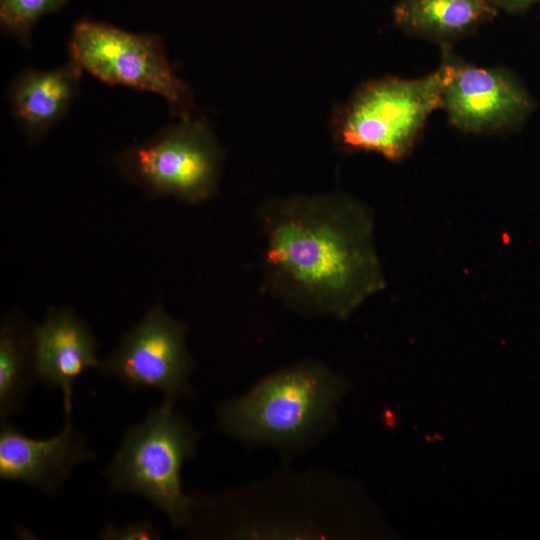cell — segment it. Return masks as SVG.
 <instances>
[{
  "label": "cell",
  "instance_id": "cell-9",
  "mask_svg": "<svg viewBox=\"0 0 540 540\" xmlns=\"http://www.w3.org/2000/svg\"><path fill=\"white\" fill-rule=\"evenodd\" d=\"M0 424L3 481L22 482L55 497L79 464L95 458L72 417H65L62 430L48 439L26 436L8 420Z\"/></svg>",
  "mask_w": 540,
  "mask_h": 540
},
{
  "label": "cell",
  "instance_id": "cell-16",
  "mask_svg": "<svg viewBox=\"0 0 540 540\" xmlns=\"http://www.w3.org/2000/svg\"><path fill=\"white\" fill-rule=\"evenodd\" d=\"M499 8L509 14H520L540 4V0H497Z\"/></svg>",
  "mask_w": 540,
  "mask_h": 540
},
{
  "label": "cell",
  "instance_id": "cell-5",
  "mask_svg": "<svg viewBox=\"0 0 540 540\" xmlns=\"http://www.w3.org/2000/svg\"><path fill=\"white\" fill-rule=\"evenodd\" d=\"M68 51L70 60L98 80L157 94L180 119L196 116L193 93L174 72L159 35L81 20L72 29Z\"/></svg>",
  "mask_w": 540,
  "mask_h": 540
},
{
  "label": "cell",
  "instance_id": "cell-1",
  "mask_svg": "<svg viewBox=\"0 0 540 540\" xmlns=\"http://www.w3.org/2000/svg\"><path fill=\"white\" fill-rule=\"evenodd\" d=\"M269 291L310 314L345 318L385 287L373 219L341 194L277 199L262 210Z\"/></svg>",
  "mask_w": 540,
  "mask_h": 540
},
{
  "label": "cell",
  "instance_id": "cell-10",
  "mask_svg": "<svg viewBox=\"0 0 540 540\" xmlns=\"http://www.w3.org/2000/svg\"><path fill=\"white\" fill-rule=\"evenodd\" d=\"M97 348L90 327L69 308H50L34 326L37 377L48 387L61 390L65 417L72 416V394L78 378L101 366Z\"/></svg>",
  "mask_w": 540,
  "mask_h": 540
},
{
  "label": "cell",
  "instance_id": "cell-2",
  "mask_svg": "<svg viewBox=\"0 0 540 540\" xmlns=\"http://www.w3.org/2000/svg\"><path fill=\"white\" fill-rule=\"evenodd\" d=\"M173 403L163 399L125 431L104 475L111 494L138 495L180 528L195 507L183 491L181 470L194 455L197 433Z\"/></svg>",
  "mask_w": 540,
  "mask_h": 540
},
{
  "label": "cell",
  "instance_id": "cell-7",
  "mask_svg": "<svg viewBox=\"0 0 540 540\" xmlns=\"http://www.w3.org/2000/svg\"><path fill=\"white\" fill-rule=\"evenodd\" d=\"M186 331L182 322L157 304L123 334L99 370L130 390L156 389L172 402L192 396L193 361Z\"/></svg>",
  "mask_w": 540,
  "mask_h": 540
},
{
  "label": "cell",
  "instance_id": "cell-3",
  "mask_svg": "<svg viewBox=\"0 0 540 540\" xmlns=\"http://www.w3.org/2000/svg\"><path fill=\"white\" fill-rule=\"evenodd\" d=\"M443 80L440 65L419 78L383 77L360 85L332 114L334 141L348 151L405 158L428 117L442 107Z\"/></svg>",
  "mask_w": 540,
  "mask_h": 540
},
{
  "label": "cell",
  "instance_id": "cell-11",
  "mask_svg": "<svg viewBox=\"0 0 540 540\" xmlns=\"http://www.w3.org/2000/svg\"><path fill=\"white\" fill-rule=\"evenodd\" d=\"M82 69L72 60L50 69H25L7 90L11 115L29 143L37 144L65 116L76 97Z\"/></svg>",
  "mask_w": 540,
  "mask_h": 540
},
{
  "label": "cell",
  "instance_id": "cell-12",
  "mask_svg": "<svg viewBox=\"0 0 540 540\" xmlns=\"http://www.w3.org/2000/svg\"><path fill=\"white\" fill-rule=\"evenodd\" d=\"M500 11L497 0H399L393 19L404 33L442 46L469 36Z\"/></svg>",
  "mask_w": 540,
  "mask_h": 540
},
{
  "label": "cell",
  "instance_id": "cell-13",
  "mask_svg": "<svg viewBox=\"0 0 540 540\" xmlns=\"http://www.w3.org/2000/svg\"><path fill=\"white\" fill-rule=\"evenodd\" d=\"M37 379L34 326L20 316H6L0 326V420L24 406Z\"/></svg>",
  "mask_w": 540,
  "mask_h": 540
},
{
  "label": "cell",
  "instance_id": "cell-6",
  "mask_svg": "<svg viewBox=\"0 0 540 540\" xmlns=\"http://www.w3.org/2000/svg\"><path fill=\"white\" fill-rule=\"evenodd\" d=\"M115 163L148 196L198 203L218 188L223 151L205 119L196 115L123 149Z\"/></svg>",
  "mask_w": 540,
  "mask_h": 540
},
{
  "label": "cell",
  "instance_id": "cell-4",
  "mask_svg": "<svg viewBox=\"0 0 540 540\" xmlns=\"http://www.w3.org/2000/svg\"><path fill=\"white\" fill-rule=\"evenodd\" d=\"M341 392L331 371L316 362L281 370L219 408L218 426L241 440L298 443L324 424Z\"/></svg>",
  "mask_w": 540,
  "mask_h": 540
},
{
  "label": "cell",
  "instance_id": "cell-15",
  "mask_svg": "<svg viewBox=\"0 0 540 540\" xmlns=\"http://www.w3.org/2000/svg\"><path fill=\"white\" fill-rule=\"evenodd\" d=\"M102 540H152L160 539L158 529L148 520H136L123 525L107 524L101 531Z\"/></svg>",
  "mask_w": 540,
  "mask_h": 540
},
{
  "label": "cell",
  "instance_id": "cell-14",
  "mask_svg": "<svg viewBox=\"0 0 540 540\" xmlns=\"http://www.w3.org/2000/svg\"><path fill=\"white\" fill-rule=\"evenodd\" d=\"M67 0H0L2 32L28 47L31 30L40 18L60 10Z\"/></svg>",
  "mask_w": 540,
  "mask_h": 540
},
{
  "label": "cell",
  "instance_id": "cell-8",
  "mask_svg": "<svg viewBox=\"0 0 540 540\" xmlns=\"http://www.w3.org/2000/svg\"><path fill=\"white\" fill-rule=\"evenodd\" d=\"M441 52V108L453 126L477 134L506 132L519 127L531 115L534 99L511 70L467 63L449 45H442Z\"/></svg>",
  "mask_w": 540,
  "mask_h": 540
}]
</instances>
